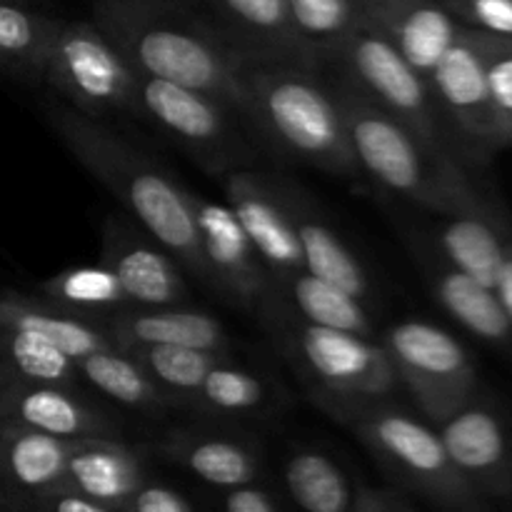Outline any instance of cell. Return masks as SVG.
I'll use <instances>...</instances> for the list:
<instances>
[{
	"label": "cell",
	"mask_w": 512,
	"mask_h": 512,
	"mask_svg": "<svg viewBox=\"0 0 512 512\" xmlns=\"http://www.w3.org/2000/svg\"><path fill=\"white\" fill-rule=\"evenodd\" d=\"M150 475L148 448L128 443L125 438L78 440L65 465L63 488L128 512Z\"/></svg>",
	"instance_id": "20"
},
{
	"label": "cell",
	"mask_w": 512,
	"mask_h": 512,
	"mask_svg": "<svg viewBox=\"0 0 512 512\" xmlns=\"http://www.w3.org/2000/svg\"><path fill=\"white\" fill-rule=\"evenodd\" d=\"M0 512H5V510H0Z\"/></svg>",
	"instance_id": "44"
},
{
	"label": "cell",
	"mask_w": 512,
	"mask_h": 512,
	"mask_svg": "<svg viewBox=\"0 0 512 512\" xmlns=\"http://www.w3.org/2000/svg\"><path fill=\"white\" fill-rule=\"evenodd\" d=\"M330 418L350 430L400 490L438 512H488L490 503L460 475L435 425L395 400L340 405Z\"/></svg>",
	"instance_id": "6"
},
{
	"label": "cell",
	"mask_w": 512,
	"mask_h": 512,
	"mask_svg": "<svg viewBox=\"0 0 512 512\" xmlns=\"http://www.w3.org/2000/svg\"><path fill=\"white\" fill-rule=\"evenodd\" d=\"M285 193H288L290 210H293L295 233H298L303 265L308 273L338 285L340 290L353 298L368 303L370 300V278L365 273L358 255L348 248L328 215L320 210L318 200L298 185L295 180L285 178Z\"/></svg>",
	"instance_id": "22"
},
{
	"label": "cell",
	"mask_w": 512,
	"mask_h": 512,
	"mask_svg": "<svg viewBox=\"0 0 512 512\" xmlns=\"http://www.w3.org/2000/svg\"><path fill=\"white\" fill-rule=\"evenodd\" d=\"M138 70L93 20L60 18L40 70V85L90 118L135 113Z\"/></svg>",
	"instance_id": "7"
},
{
	"label": "cell",
	"mask_w": 512,
	"mask_h": 512,
	"mask_svg": "<svg viewBox=\"0 0 512 512\" xmlns=\"http://www.w3.org/2000/svg\"><path fill=\"white\" fill-rule=\"evenodd\" d=\"M60 18L43 13L33 0H0V73L40 85L45 50Z\"/></svg>",
	"instance_id": "31"
},
{
	"label": "cell",
	"mask_w": 512,
	"mask_h": 512,
	"mask_svg": "<svg viewBox=\"0 0 512 512\" xmlns=\"http://www.w3.org/2000/svg\"><path fill=\"white\" fill-rule=\"evenodd\" d=\"M463 28L512 40V0H443Z\"/></svg>",
	"instance_id": "37"
},
{
	"label": "cell",
	"mask_w": 512,
	"mask_h": 512,
	"mask_svg": "<svg viewBox=\"0 0 512 512\" xmlns=\"http://www.w3.org/2000/svg\"><path fill=\"white\" fill-rule=\"evenodd\" d=\"M155 453L218 493L265 480V455L260 445L223 423L208 420V425L170 428L155 443Z\"/></svg>",
	"instance_id": "17"
},
{
	"label": "cell",
	"mask_w": 512,
	"mask_h": 512,
	"mask_svg": "<svg viewBox=\"0 0 512 512\" xmlns=\"http://www.w3.org/2000/svg\"><path fill=\"white\" fill-rule=\"evenodd\" d=\"M405 243L440 308L475 338L498 348H510L512 325L495 290L455 268L430 240L428 230H410Z\"/></svg>",
	"instance_id": "18"
},
{
	"label": "cell",
	"mask_w": 512,
	"mask_h": 512,
	"mask_svg": "<svg viewBox=\"0 0 512 512\" xmlns=\"http://www.w3.org/2000/svg\"><path fill=\"white\" fill-rule=\"evenodd\" d=\"M430 90L450 135L455 133L470 158L485 160L503 148L490 105L483 45L475 30L465 28L450 45L430 78Z\"/></svg>",
	"instance_id": "11"
},
{
	"label": "cell",
	"mask_w": 512,
	"mask_h": 512,
	"mask_svg": "<svg viewBox=\"0 0 512 512\" xmlns=\"http://www.w3.org/2000/svg\"><path fill=\"white\" fill-rule=\"evenodd\" d=\"M80 380L98 390L115 405L148 418H168L178 413L173 400L150 380L138 360L118 345H108L78 360Z\"/></svg>",
	"instance_id": "28"
},
{
	"label": "cell",
	"mask_w": 512,
	"mask_h": 512,
	"mask_svg": "<svg viewBox=\"0 0 512 512\" xmlns=\"http://www.w3.org/2000/svg\"><path fill=\"white\" fill-rule=\"evenodd\" d=\"M0 510L5 512H125L110 505L95 503L85 495L73 493L68 488H58L53 493L38 495V498L18 500V503H0Z\"/></svg>",
	"instance_id": "39"
},
{
	"label": "cell",
	"mask_w": 512,
	"mask_h": 512,
	"mask_svg": "<svg viewBox=\"0 0 512 512\" xmlns=\"http://www.w3.org/2000/svg\"><path fill=\"white\" fill-rule=\"evenodd\" d=\"M75 443L0 423V503H18L63 488Z\"/></svg>",
	"instance_id": "23"
},
{
	"label": "cell",
	"mask_w": 512,
	"mask_h": 512,
	"mask_svg": "<svg viewBox=\"0 0 512 512\" xmlns=\"http://www.w3.org/2000/svg\"><path fill=\"white\" fill-rule=\"evenodd\" d=\"M45 118L65 150L123 205L138 228L163 245L185 273L205 283L190 190L105 120L78 113L58 98L45 105Z\"/></svg>",
	"instance_id": "1"
},
{
	"label": "cell",
	"mask_w": 512,
	"mask_h": 512,
	"mask_svg": "<svg viewBox=\"0 0 512 512\" xmlns=\"http://www.w3.org/2000/svg\"><path fill=\"white\" fill-rule=\"evenodd\" d=\"M0 323L28 330V333L38 335V338L58 345L63 353H68L75 360L85 358L93 350L113 345L103 325L78 318L70 310L45 300L43 295H0Z\"/></svg>",
	"instance_id": "29"
},
{
	"label": "cell",
	"mask_w": 512,
	"mask_h": 512,
	"mask_svg": "<svg viewBox=\"0 0 512 512\" xmlns=\"http://www.w3.org/2000/svg\"><path fill=\"white\" fill-rule=\"evenodd\" d=\"M400 390H408L418 413L438 425L480 393L478 368L463 343L428 320H400L383 335Z\"/></svg>",
	"instance_id": "10"
},
{
	"label": "cell",
	"mask_w": 512,
	"mask_h": 512,
	"mask_svg": "<svg viewBox=\"0 0 512 512\" xmlns=\"http://www.w3.org/2000/svg\"><path fill=\"white\" fill-rule=\"evenodd\" d=\"M218 180L223 185L225 203L243 225L273 283L305 270L293 210L285 193V175L235 168Z\"/></svg>",
	"instance_id": "12"
},
{
	"label": "cell",
	"mask_w": 512,
	"mask_h": 512,
	"mask_svg": "<svg viewBox=\"0 0 512 512\" xmlns=\"http://www.w3.org/2000/svg\"><path fill=\"white\" fill-rule=\"evenodd\" d=\"M478 33V30H475ZM480 35L488 75L490 105H493L495 125H498L503 148L512 145V40L498 35Z\"/></svg>",
	"instance_id": "36"
},
{
	"label": "cell",
	"mask_w": 512,
	"mask_h": 512,
	"mask_svg": "<svg viewBox=\"0 0 512 512\" xmlns=\"http://www.w3.org/2000/svg\"><path fill=\"white\" fill-rule=\"evenodd\" d=\"M333 63L345 80L395 115L400 123L408 125L425 145L438 153L455 155L453 138L440 115L430 83L373 23L365 20V15L358 28L348 35Z\"/></svg>",
	"instance_id": "8"
},
{
	"label": "cell",
	"mask_w": 512,
	"mask_h": 512,
	"mask_svg": "<svg viewBox=\"0 0 512 512\" xmlns=\"http://www.w3.org/2000/svg\"><path fill=\"white\" fill-rule=\"evenodd\" d=\"M465 480L488 500H512V425L493 400H473L435 425Z\"/></svg>",
	"instance_id": "13"
},
{
	"label": "cell",
	"mask_w": 512,
	"mask_h": 512,
	"mask_svg": "<svg viewBox=\"0 0 512 512\" xmlns=\"http://www.w3.org/2000/svg\"><path fill=\"white\" fill-rule=\"evenodd\" d=\"M113 345H183L233 353L225 325L208 310L185 305H125L103 320Z\"/></svg>",
	"instance_id": "21"
},
{
	"label": "cell",
	"mask_w": 512,
	"mask_h": 512,
	"mask_svg": "<svg viewBox=\"0 0 512 512\" xmlns=\"http://www.w3.org/2000/svg\"><path fill=\"white\" fill-rule=\"evenodd\" d=\"M218 15V28L255 58H283L308 63L293 30L285 0H208Z\"/></svg>",
	"instance_id": "25"
},
{
	"label": "cell",
	"mask_w": 512,
	"mask_h": 512,
	"mask_svg": "<svg viewBox=\"0 0 512 512\" xmlns=\"http://www.w3.org/2000/svg\"><path fill=\"white\" fill-rule=\"evenodd\" d=\"M0 423L63 440L125 438L123 420L95 403L80 385L0 378Z\"/></svg>",
	"instance_id": "15"
},
{
	"label": "cell",
	"mask_w": 512,
	"mask_h": 512,
	"mask_svg": "<svg viewBox=\"0 0 512 512\" xmlns=\"http://www.w3.org/2000/svg\"><path fill=\"white\" fill-rule=\"evenodd\" d=\"M123 350H128L138 360L140 368L150 375V380L183 413H193L195 398H198L205 375L220 358L230 355L215 353V350L183 348V345H128Z\"/></svg>",
	"instance_id": "33"
},
{
	"label": "cell",
	"mask_w": 512,
	"mask_h": 512,
	"mask_svg": "<svg viewBox=\"0 0 512 512\" xmlns=\"http://www.w3.org/2000/svg\"><path fill=\"white\" fill-rule=\"evenodd\" d=\"M0 378L80 385L78 360L38 335L0 323Z\"/></svg>",
	"instance_id": "35"
},
{
	"label": "cell",
	"mask_w": 512,
	"mask_h": 512,
	"mask_svg": "<svg viewBox=\"0 0 512 512\" xmlns=\"http://www.w3.org/2000/svg\"><path fill=\"white\" fill-rule=\"evenodd\" d=\"M363 15L428 83L465 30L443 0H363Z\"/></svg>",
	"instance_id": "19"
},
{
	"label": "cell",
	"mask_w": 512,
	"mask_h": 512,
	"mask_svg": "<svg viewBox=\"0 0 512 512\" xmlns=\"http://www.w3.org/2000/svg\"><path fill=\"white\" fill-rule=\"evenodd\" d=\"M330 88L343 113L360 173H368L380 188L435 215L490 203L475 188L460 158L425 145L408 125L360 93L343 75Z\"/></svg>",
	"instance_id": "4"
},
{
	"label": "cell",
	"mask_w": 512,
	"mask_h": 512,
	"mask_svg": "<svg viewBox=\"0 0 512 512\" xmlns=\"http://www.w3.org/2000/svg\"><path fill=\"white\" fill-rule=\"evenodd\" d=\"M100 263L108 265L130 305H185L193 300L185 270L145 230L105 218L100 230Z\"/></svg>",
	"instance_id": "16"
},
{
	"label": "cell",
	"mask_w": 512,
	"mask_h": 512,
	"mask_svg": "<svg viewBox=\"0 0 512 512\" xmlns=\"http://www.w3.org/2000/svg\"><path fill=\"white\" fill-rule=\"evenodd\" d=\"M495 295L500 298V305L505 308V315H508L512 325V245L508 248V255H505L503 268H500L498 283H495Z\"/></svg>",
	"instance_id": "42"
},
{
	"label": "cell",
	"mask_w": 512,
	"mask_h": 512,
	"mask_svg": "<svg viewBox=\"0 0 512 512\" xmlns=\"http://www.w3.org/2000/svg\"><path fill=\"white\" fill-rule=\"evenodd\" d=\"M173 3H180V5H188V8H195V5L208 3V0H173Z\"/></svg>",
	"instance_id": "43"
},
{
	"label": "cell",
	"mask_w": 512,
	"mask_h": 512,
	"mask_svg": "<svg viewBox=\"0 0 512 512\" xmlns=\"http://www.w3.org/2000/svg\"><path fill=\"white\" fill-rule=\"evenodd\" d=\"M273 293L293 310L298 318L308 320L323 328L345 330V333L363 335V338H380L375 333V323L363 300L353 298L340 290L338 285L318 278V275L300 270L290 278L273 283Z\"/></svg>",
	"instance_id": "30"
},
{
	"label": "cell",
	"mask_w": 512,
	"mask_h": 512,
	"mask_svg": "<svg viewBox=\"0 0 512 512\" xmlns=\"http://www.w3.org/2000/svg\"><path fill=\"white\" fill-rule=\"evenodd\" d=\"M190 203L198 223L205 283L218 290L235 308L255 318L273 288L268 268L258 258L228 203H218L198 193H190Z\"/></svg>",
	"instance_id": "14"
},
{
	"label": "cell",
	"mask_w": 512,
	"mask_h": 512,
	"mask_svg": "<svg viewBox=\"0 0 512 512\" xmlns=\"http://www.w3.org/2000/svg\"><path fill=\"white\" fill-rule=\"evenodd\" d=\"M350 512H418L410 498L400 490L390 488H370L360 485L358 500H355Z\"/></svg>",
	"instance_id": "41"
},
{
	"label": "cell",
	"mask_w": 512,
	"mask_h": 512,
	"mask_svg": "<svg viewBox=\"0 0 512 512\" xmlns=\"http://www.w3.org/2000/svg\"><path fill=\"white\" fill-rule=\"evenodd\" d=\"M428 235L455 268L495 290L512 245V230L493 203L440 215Z\"/></svg>",
	"instance_id": "24"
},
{
	"label": "cell",
	"mask_w": 512,
	"mask_h": 512,
	"mask_svg": "<svg viewBox=\"0 0 512 512\" xmlns=\"http://www.w3.org/2000/svg\"><path fill=\"white\" fill-rule=\"evenodd\" d=\"M128 512H198L175 485L150 475L148 483L138 490Z\"/></svg>",
	"instance_id": "40"
},
{
	"label": "cell",
	"mask_w": 512,
	"mask_h": 512,
	"mask_svg": "<svg viewBox=\"0 0 512 512\" xmlns=\"http://www.w3.org/2000/svg\"><path fill=\"white\" fill-rule=\"evenodd\" d=\"M278 408V393L265 375L250 370L225 355L205 375L200 393L195 398L193 415L210 423L235 425L243 420L268 418Z\"/></svg>",
	"instance_id": "27"
},
{
	"label": "cell",
	"mask_w": 512,
	"mask_h": 512,
	"mask_svg": "<svg viewBox=\"0 0 512 512\" xmlns=\"http://www.w3.org/2000/svg\"><path fill=\"white\" fill-rule=\"evenodd\" d=\"M255 318L325 413L340 405L393 400L400 393V380L380 338L308 323L273 288Z\"/></svg>",
	"instance_id": "5"
},
{
	"label": "cell",
	"mask_w": 512,
	"mask_h": 512,
	"mask_svg": "<svg viewBox=\"0 0 512 512\" xmlns=\"http://www.w3.org/2000/svg\"><path fill=\"white\" fill-rule=\"evenodd\" d=\"M320 68L298 60L243 55L245 123L273 150L335 178H360L343 113Z\"/></svg>",
	"instance_id": "3"
},
{
	"label": "cell",
	"mask_w": 512,
	"mask_h": 512,
	"mask_svg": "<svg viewBox=\"0 0 512 512\" xmlns=\"http://www.w3.org/2000/svg\"><path fill=\"white\" fill-rule=\"evenodd\" d=\"M133 118L160 130L213 178L248 168L250 148L238 130L240 118L200 90L138 73Z\"/></svg>",
	"instance_id": "9"
},
{
	"label": "cell",
	"mask_w": 512,
	"mask_h": 512,
	"mask_svg": "<svg viewBox=\"0 0 512 512\" xmlns=\"http://www.w3.org/2000/svg\"><path fill=\"white\" fill-rule=\"evenodd\" d=\"M283 495L298 512H350L360 483L330 453L315 445H298L280 465Z\"/></svg>",
	"instance_id": "26"
},
{
	"label": "cell",
	"mask_w": 512,
	"mask_h": 512,
	"mask_svg": "<svg viewBox=\"0 0 512 512\" xmlns=\"http://www.w3.org/2000/svg\"><path fill=\"white\" fill-rule=\"evenodd\" d=\"M38 290L50 303L98 325H103L108 315L130 305L113 270L100 260L95 265H70V268L58 270L48 280H43Z\"/></svg>",
	"instance_id": "32"
},
{
	"label": "cell",
	"mask_w": 512,
	"mask_h": 512,
	"mask_svg": "<svg viewBox=\"0 0 512 512\" xmlns=\"http://www.w3.org/2000/svg\"><path fill=\"white\" fill-rule=\"evenodd\" d=\"M93 23L138 73L200 90L243 120L245 53L195 8L173 0H98Z\"/></svg>",
	"instance_id": "2"
},
{
	"label": "cell",
	"mask_w": 512,
	"mask_h": 512,
	"mask_svg": "<svg viewBox=\"0 0 512 512\" xmlns=\"http://www.w3.org/2000/svg\"><path fill=\"white\" fill-rule=\"evenodd\" d=\"M220 512H293V505L268 488L265 480H258V483L220 490Z\"/></svg>",
	"instance_id": "38"
},
{
	"label": "cell",
	"mask_w": 512,
	"mask_h": 512,
	"mask_svg": "<svg viewBox=\"0 0 512 512\" xmlns=\"http://www.w3.org/2000/svg\"><path fill=\"white\" fill-rule=\"evenodd\" d=\"M293 30L315 68L333 63L363 20V0H285Z\"/></svg>",
	"instance_id": "34"
}]
</instances>
